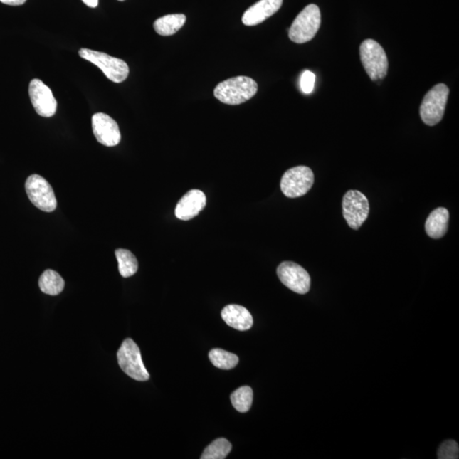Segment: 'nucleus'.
<instances>
[{"label":"nucleus","mask_w":459,"mask_h":459,"mask_svg":"<svg viewBox=\"0 0 459 459\" xmlns=\"http://www.w3.org/2000/svg\"><path fill=\"white\" fill-rule=\"evenodd\" d=\"M117 362L121 369L137 381H147L150 379L144 366L141 351L134 340L127 339L122 342L117 352Z\"/></svg>","instance_id":"39448f33"},{"label":"nucleus","mask_w":459,"mask_h":459,"mask_svg":"<svg viewBox=\"0 0 459 459\" xmlns=\"http://www.w3.org/2000/svg\"><path fill=\"white\" fill-rule=\"evenodd\" d=\"M92 129L96 139L106 147H115L121 141L120 127L106 113L98 112L92 117Z\"/></svg>","instance_id":"f8f14e48"},{"label":"nucleus","mask_w":459,"mask_h":459,"mask_svg":"<svg viewBox=\"0 0 459 459\" xmlns=\"http://www.w3.org/2000/svg\"><path fill=\"white\" fill-rule=\"evenodd\" d=\"M231 451V444L225 438L217 439L209 445L201 456L202 459H224Z\"/></svg>","instance_id":"4be33fe9"},{"label":"nucleus","mask_w":459,"mask_h":459,"mask_svg":"<svg viewBox=\"0 0 459 459\" xmlns=\"http://www.w3.org/2000/svg\"><path fill=\"white\" fill-rule=\"evenodd\" d=\"M321 26V11L316 4H309L297 16L288 36L292 42L305 43L313 39Z\"/></svg>","instance_id":"f03ea898"},{"label":"nucleus","mask_w":459,"mask_h":459,"mask_svg":"<svg viewBox=\"0 0 459 459\" xmlns=\"http://www.w3.org/2000/svg\"><path fill=\"white\" fill-rule=\"evenodd\" d=\"M209 360L220 369L230 370L238 364L239 358L235 354L222 349H213L209 354Z\"/></svg>","instance_id":"aec40b11"},{"label":"nucleus","mask_w":459,"mask_h":459,"mask_svg":"<svg viewBox=\"0 0 459 459\" xmlns=\"http://www.w3.org/2000/svg\"><path fill=\"white\" fill-rule=\"evenodd\" d=\"M221 317L227 325L238 331L250 329L253 323L250 312L243 306L238 305H226L222 310Z\"/></svg>","instance_id":"2eb2a0df"},{"label":"nucleus","mask_w":459,"mask_h":459,"mask_svg":"<svg viewBox=\"0 0 459 459\" xmlns=\"http://www.w3.org/2000/svg\"><path fill=\"white\" fill-rule=\"evenodd\" d=\"M449 212L447 209L437 208L427 218L426 231L428 237L439 239L444 237L448 229Z\"/></svg>","instance_id":"dca6fc26"},{"label":"nucleus","mask_w":459,"mask_h":459,"mask_svg":"<svg viewBox=\"0 0 459 459\" xmlns=\"http://www.w3.org/2000/svg\"><path fill=\"white\" fill-rule=\"evenodd\" d=\"M458 444L454 440H447L440 445L437 458L439 459H457L458 458Z\"/></svg>","instance_id":"5701e85b"},{"label":"nucleus","mask_w":459,"mask_h":459,"mask_svg":"<svg viewBox=\"0 0 459 459\" xmlns=\"http://www.w3.org/2000/svg\"><path fill=\"white\" fill-rule=\"evenodd\" d=\"M26 191L35 207L45 212H53L58 206L53 188L45 178L32 174L25 184Z\"/></svg>","instance_id":"6e6552de"},{"label":"nucleus","mask_w":459,"mask_h":459,"mask_svg":"<svg viewBox=\"0 0 459 459\" xmlns=\"http://www.w3.org/2000/svg\"><path fill=\"white\" fill-rule=\"evenodd\" d=\"M78 54L81 58L90 61L98 67L105 75L112 82L120 84L129 76L130 68L125 60L112 58L103 52L81 49Z\"/></svg>","instance_id":"20e7f679"},{"label":"nucleus","mask_w":459,"mask_h":459,"mask_svg":"<svg viewBox=\"0 0 459 459\" xmlns=\"http://www.w3.org/2000/svg\"><path fill=\"white\" fill-rule=\"evenodd\" d=\"M283 0H260L245 11L242 21L246 26H256L263 23L279 11Z\"/></svg>","instance_id":"4468645a"},{"label":"nucleus","mask_w":459,"mask_h":459,"mask_svg":"<svg viewBox=\"0 0 459 459\" xmlns=\"http://www.w3.org/2000/svg\"><path fill=\"white\" fill-rule=\"evenodd\" d=\"M28 92L31 102L38 115L45 117L55 115L58 102L49 87L35 78L30 82Z\"/></svg>","instance_id":"9b49d317"},{"label":"nucleus","mask_w":459,"mask_h":459,"mask_svg":"<svg viewBox=\"0 0 459 459\" xmlns=\"http://www.w3.org/2000/svg\"><path fill=\"white\" fill-rule=\"evenodd\" d=\"M257 91L258 85L253 78L239 76L220 83L214 89L213 95L220 102L234 106L246 102Z\"/></svg>","instance_id":"f257e3e1"},{"label":"nucleus","mask_w":459,"mask_h":459,"mask_svg":"<svg viewBox=\"0 0 459 459\" xmlns=\"http://www.w3.org/2000/svg\"><path fill=\"white\" fill-rule=\"evenodd\" d=\"M82 1L84 2L87 6L95 8L98 6L99 0H82Z\"/></svg>","instance_id":"a878e982"},{"label":"nucleus","mask_w":459,"mask_h":459,"mask_svg":"<svg viewBox=\"0 0 459 459\" xmlns=\"http://www.w3.org/2000/svg\"><path fill=\"white\" fill-rule=\"evenodd\" d=\"M253 393L249 386H243L231 395V403L239 413H247L253 403Z\"/></svg>","instance_id":"412c9836"},{"label":"nucleus","mask_w":459,"mask_h":459,"mask_svg":"<svg viewBox=\"0 0 459 459\" xmlns=\"http://www.w3.org/2000/svg\"><path fill=\"white\" fill-rule=\"evenodd\" d=\"M119 1H125V0H119Z\"/></svg>","instance_id":"bb28decb"},{"label":"nucleus","mask_w":459,"mask_h":459,"mask_svg":"<svg viewBox=\"0 0 459 459\" xmlns=\"http://www.w3.org/2000/svg\"><path fill=\"white\" fill-rule=\"evenodd\" d=\"M360 56L371 80H381L387 75L389 63L384 48L374 39H366L360 46Z\"/></svg>","instance_id":"7ed1b4c3"},{"label":"nucleus","mask_w":459,"mask_h":459,"mask_svg":"<svg viewBox=\"0 0 459 459\" xmlns=\"http://www.w3.org/2000/svg\"><path fill=\"white\" fill-rule=\"evenodd\" d=\"M27 0H0V2L8 4V6H19L23 4Z\"/></svg>","instance_id":"393cba45"},{"label":"nucleus","mask_w":459,"mask_h":459,"mask_svg":"<svg viewBox=\"0 0 459 459\" xmlns=\"http://www.w3.org/2000/svg\"><path fill=\"white\" fill-rule=\"evenodd\" d=\"M343 216L353 230H358L364 225L369 214V203L362 192L357 190L348 191L344 196Z\"/></svg>","instance_id":"1a4fd4ad"},{"label":"nucleus","mask_w":459,"mask_h":459,"mask_svg":"<svg viewBox=\"0 0 459 459\" xmlns=\"http://www.w3.org/2000/svg\"><path fill=\"white\" fill-rule=\"evenodd\" d=\"M186 21V17L183 14L167 15L157 19L153 28L161 36H172L185 25Z\"/></svg>","instance_id":"f3484780"},{"label":"nucleus","mask_w":459,"mask_h":459,"mask_svg":"<svg viewBox=\"0 0 459 459\" xmlns=\"http://www.w3.org/2000/svg\"><path fill=\"white\" fill-rule=\"evenodd\" d=\"M314 184L312 170L306 166H297L284 173L281 180L283 194L290 199L300 198L312 189Z\"/></svg>","instance_id":"0eeeda50"},{"label":"nucleus","mask_w":459,"mask_h":459,"mask_svg":"<svg viewBox=\"0 0 459 459\" xmlns=\"http://www.w3.org/2000/svg\"><path fill=\"white\" fill-rule=\"evenodd\" d=\"M280 281L292 292L305 295L310 291V277L306 270L295 262L285 261L278 268Z\"/></svg>","instance_id":"9d476101"},{"label":"nucleus","mask_w":459,"mask_h":459,"mask_svg":"<svg viewBox=\"0 0 459 459\" xmlns=\"http://www.w3.org/2000/svg\"><path fill=\"white\" fill-rule=\"evenodd\" d=\"M449 95L448 87L438 84L428 91L421 106V117L428 126H434L443 120Z\"/></svg>","instance_id":"423d86ee"},{"label":"nucleus","mask_w":459,"mask_h":459,"mask_svg":"<svg viewBox=\"0 0 459 459\" xmlns=\"http://www.w3.org/2000/svg\"><path fill=\"white\" fill-rule=\"evenodd\" d=\"M316 75L312 72L305 71L300 78V88L305 94H310L314 90Z\"/></svg>","instance_id":"b1692460"},{"label":"nucleus","mask_w":459,"mask_h":459,"mask_svg":"<svg viewBox=\"0 0 459 459\" xmlns=\"http://www.w3.org/2000/svg\"><path fill=\"white\" fill-rule=\"evenodd\" d=\"M206 206V196L202 191L191 190L182 196L176 208V216L179 220L190 221Z\"/></svg>","instance_id":"ddd939ff"},{"label":"nucleus","mask_w":459,"mask_h":459,"mask_svg":"<svg viewBox=\"0 0 459 459\" xmlns=\"http://www.w3.org/2000/svg\"><path fill=\"white\" fill-rule=\"evenodd\" d=\"M38 285L45 294L56 296L63 291L65 282L58 273L53 270H46L39 278Z\"/></svg>","instance_id":"a211bd4d"},{"label":"nucleus","mask_w":459,"mask_h":459,"mask_svg":"<svg viewBox=\"0 0 459 459\" xmlns=\"http://www.w3.org/2000/svg\"><path fill=\"white\" fill-rule=\"evenodd\" d=\"M115 255L119 262L120 273L122 278H130L137 273L138 261L137 258L127 249H117Z\"/></svg>","instance_id":"6ab92c4d"}]
</instances>
